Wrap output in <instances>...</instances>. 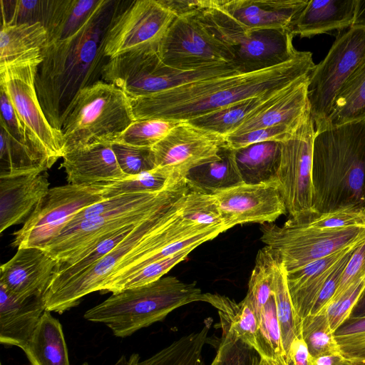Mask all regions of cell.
<instances>
[{
	"label": "cell",
	"instance_id": "obj_2",
	"mask_svg": "<svg viewBox=\"0 0 365 365\" xmlns=\"http://www.w3.org/2000/svg\"><path fill=\"white\" fill-rule=\"evenodd\" d=\"M120 3L101 0L74 34L48 43L42 49L35 79L36 93L46 119L59 131L78 93L102 80L108 60L104 54L105 37Z\"/></svg>",
	"mask_w": 365,
	"mask_h": 365
},
{
	"label": "cell",
	"instance_id": "obj_17",
	"mask_svg": "<svg viewBox=\"0 0 365 365\" xmlns=\"http://www.w3.org/2000/svg\"><path fill=\"white\" fill-rule=\"evenodd\" d=\"M224 136L180 122L152 147L156 168L165 167L185 178L187 172L220 158Z\"/></svg>",
	"mask_w": 365,
	"mask_h": 365
},
{
	"label": "cell",
	"instance_id": "obj_58",
	"mask_svg": "<svg viewBox=\"0 0 365 365\" xmlns=\"http://www.w3.org/2000/svg\"><path fill=\"white\" fill-rule=\"evenodd\" d=\"M365 317V289L353 308L349 319H360Z\"/></svg>",
	"mask_w": 365,
	"mask_h": 365
},
{
	"label": "cell",
	"instance_id": "obj_10",
	"mask_svg": "<svg viewBox=\"0 0 365 365\" xmlns=\"http://www.w3.org/2000/svg\"><path fill=\"white\" fill-rule=\"evenodd\" d=\"M101 182L50 188L23 226L13 233V247L43 249L80 210L106 199Z\"/></svg>",
	"mask_w": 365,
	"mask_h": 365
},
{
	"label": "cell",
	"instance_id": "obj_62",
	"mask_svg": "<svg viewBox=\"0 0 365 365\" xmlns=\"http://www.w3.org/2000/svg\"><path fill=\"white\" fill-rule=\"evenodd\" d=\"M356 365H365V363H356Z\"/></svg>",
	"mask_w": 365,
	"mask_h": 365
},
{
	"label": "cell",
	"instance_id": "obj_64",
	"mask_svg": "<svg viewBox=\"0 0 365 365\" xmlns=\"http://www.w3.org/2000/svg\"><path fill=\"white\" fill-rule=\"evenodd\" d=\"M0 365H2L1 364Z\"/></svg>",
	"mask_w": 365,
	"mask_h": 365
},
{
	"label": "cell",
	"instance_id": "obj_6",
	"mask_svg": "<svg viewBox=\"0 0 365 365\" xmlns=\"http://www.w3.org/2000/svg\"><path fill=\"white\" fill-rule=\"evenodd\" d=\"M189 190L186 183L168 202L137 224L131 232L101 259L65 282L48 289L43 296L46 310L61 314L76 307L86 295L100 292L123 260L179 213Z\"/></svg>",
	"mask_w": 365,
	"mask_h": 365
},
{
	"label": "cell",
	"instance_id": "obj_23",
	"mask_svg": "<svg viewBox=\"0 0 365 365\" xmlns=\"http://www.w3.org/2000/svg\"><path fill=\"white\" fill-rule=\"evenodd\" d=\"M46 311L43 296L18 298L0 286V342L22 349Z\"/></svg>",
	"mask_w": 365,
	"mask_h": 365
},
{
	"label": "cell",
	"instance_id": "obj_20",
	"mask_svg": "<svg viewBox=\"0 0 365 365\" xmlns=\"http://www.w3.org/2000/svg\"><path fill=\"white\" fill-rule=\"evenodd\" d=\"M58 264V262L43 249L19 247L1 266L0 286L20 299L43 296Z\"/></svg>",
	"mask_w": 365,
	"mask_h": 365
},
{
	"label": "cell",
	"instance_id": "obj_35",
	"mask_svg": "<svg viewBox=\"0 0 365 365\" xmlns=\"http://www.w3.org/2000/svg\"><path fill=\"white\" fill-rule=\"evenodd\" d=\"M365 119V59L340 88L324 123L316 130Z\"/></svg>",
	"mask_w": 365,
	"mask_h": 365
},
{
	"label": "cell",
	"instance_id": "obj_41",
	"mask_svg": "<svg viewBox=\"0 0 365 365\" xmlns=\"http://www.w3.org/2000/svg\"><path fill=\"white\" fill-rule=\"evenodd\" d=\"M255 349L267 361L285 356L274 294L262 308L255 338Z\"/></svg>",
	"mask_w": 365,
	"mask_h": 365
},
{
	"label": "cell",
	"instance_id": "obj_32",
	"mask_svg": "<svg viewBox=\"0 0 365 365\" xmlns=\"http://www.w3.org/2000/svg\"><path fill=\"white\" fill-rule=\"evenodd\" d=\"M184 179L190 190L210 195L243 182L235 150L227 145L222 149L218 160L190 170Z\"/></svg>",
	"mask_w": 365,
	"mask_h": 365
},
{
	"label": "cell",
	"instance_id": "obj_38",
	"mask_svg": "<svg viewBox=\"0 0 365 365\" xmlns=\"http://www.w3.org/2000/svg\"><path fill=\"white\" fill-rule=\"evenodd\" d=\"M182 180L170 168L158 167L120 180L101 183L104 197L108 198L128 193L159 192Z\"/></svg>",
	"mask_w": 365,
	"mask_h": 365
},
{
	"label": "cell",
	"instance_id": "obj_43",
	"mask_svg": "<svg viewBox=\"0 0 365 365\" xmlns=\"http://www.w3.org/2000/svg\"><path fill=\"white\" fill-rule=\"evenodd\" d=\"M180 212L184 220L197 225H226L213 195L190 190L184 199Z\"/></svg>",
	"mask_w": 365,
	"mask_h": 365
},
{
	"label": "cell",
	"instance_id": "obj_34",
	"mask_svg": "<svg viewBox=\"0 0 365 365\" xmlns=\"http://www.w3.org/2000/svg\"><path fill=\"white\" fill-rule=\"evenodd\" d=\"M235 152L243 182L259 184L276 180L280 158V142L255 143Z\"/></svg>",
	"mask_w": 365,
	"mask_h": 365
},
{
	"label": "cell",
	"instance_id": "obj_3",
	"mask_svg": "<svg viewBox=\"0 0 365 365\" xmlns=\"http://www.w3.org/2000/svg\"><path fill=\"white\" fill-rule=\"evenodd\" d=\"M315 131V212L365 209V119Z\"/></svg>",
	"mask_w": 365,
	"mask_h": 365
},
{
	"label": "cell",
	"instance_id": "obj_25",
	"mask_svg": "<svg viewBox=\"0 0 365 365\" xmlns=\"http://www.w3.org/2000/svg\"><path fill=\"white\" fill-rule=\"evenodd\" d=\"M356 0H310L292 22L289 31L301 38L341 31L354 21Z\"/></svg>",
	"mask_w": 365,
	"mask_h": 365
},
{
	"label": "cell",
	"instance_id": "obj_9",
	"mask_svg": "<svg viewBox=\"0 0 365 365\" xmlns=\"http://www.w3.org/2000/svg\"><path fill=\"white\" fill-rule=\"evenodd\" d=\"M315 126L309 108L299 125L280 142V158L276 180L290 218L317 215L314 210L313 146Z\"/></svg>",
	"mask_w": 365,
	"mask_h": 365
},
{
	"label": "cell",
	"instance_id": "obj_33",
	"mask_svg": "<svg viewBox=\"0 0 365 365\" xmlns=\"http://www.w3.org/2000/svg\"><path fill=\"white\" fill-rule=\"evenodd\" d=\"M218 310L222 331H230L255 349L259 317L247 298L237 303L228 297L203 293L202 301Z\"/></svg>",
	"mask_w": 365,
	"mask_h": 365
},
{
	"label": "cell",
	"instance_id": "obj_24",
	"mask_svg": "<svg viewBox=\"0 0 365 365\" xmlns=\"http://www.w3.org/2000/svg\"><path fill=\"white\" fill-rule=\"evenodd\" d=\"M361 242L317 259L298 270L287 272L289 292L299 322L302 324V319L310 315L314 303L336 264L346 253Z\"/></svg>",
	"mask_w": 365,
	"mask_h": 365
},
{
	"label": "cell",
	"instance_id": "obj_31",
	"mask_svg": "<svg viewBox=\"0 0 365 365\" xmlns=\"http://www.w3.org/2000/svg\"><path fill=\"white\" fill-rule=\"evenodd\" d=\"M287 88L269 95L240 101L185 122L225 138L247 120L277 101Z\"/></svg>",
	"mask_w": 365,
	"mask_h": 365
},
{
	"label": "cell",
	"instance_id": "obj_54",
	"mask_svg": "<svg viewBox=\"0 0 365 365\" xmlns=\"http://www.w3.org/2000/svg\"><path fill=\"white\" fill-rule=\"evenodd\" d=\"M0 105L1 113L0 123L4 125L9 133L16 139L31 141L28 131L19 118L9 96L1 87Z\"/></svg>",
	"mask_w": 365,
	"mask_h": 365
},
{
	"label": "cell",
	"instance_id": "obj_44",
	"mask_svg": "<svg viewBox=\"0 0 365 365\" xmlns=\"http://www.w3.org/2000/svg\"><path fill=\"white\" fill-rule=\"evenodd\" d=\"M197 247L185 248L165 258L147 264L136 272L109 287L104 294L117 292L125 289L143 286L163 277L176 264L185 260Z\"/></svg>",
	"mask_w": 365,
	"mask_h": 365
},
{
	"label": "cell",
	"instance_id": "obj_63",
	"mask_svg": "<svg viewBox=\"0 0 365 365\" xmlns=\"http://www.w3.org/2000/svg\"><path fill=\"white\" fill-rule=\"evenodd\" d=\"M82 365H88V363H83Z\"/></svg>",
	"mask_w": 365,
	"mask_h": 365
},
{
	"label": "cell",
	"instance_id": "obj_29",
	"mask_svg": "<svg viewBox=\"0 0 365 365\" xmlns=\"http://www.w3.org/2000/svg\"><path fill=\"white\" fill-rule=\"evenodd\" d=\"M0 127V177L43 173L52 167L31 141L18 140L4 125Z\"/></svg>",
	"mask_w": 365,
	"mask_h": 365
},
{
	"label": "cell",
	"instance_id": "obj_53",
	"mask_svg": "<svg viewBox=\"0 0 365 365\" xmlns=\"http://www.w3.org/2000/svg\"><path fill=\"white\" fill-rule=\"evenodd\" d=\"M365 274V240L354 250L339 281L330 302L336 301Z\"/></svg>",
	"mask_w": 365,
	"mask_h": 365
},
{
	"label": "cell",
	"instance_id": "obj_59",
	"mask_svg": "<svg viewBox=\"0 0 365 365\" xmlns=\"http://www.w3.org/2000/svg\"><path fill=\"white\" fill-rule=\"evenodd\" d=\"M140 361L138 354L133 353L127 357L125 355L120 356L113 365H137Z\"/></svg>",
	"mask_w": 365,
	"mask_h": 365
},
{
	"label": "cell",
	"instance_id": "obj_30",
	"mask_svg": "<svg viewBox=\"0 0 365 365\" xmlns=\"http://www.w3.org/2000/svg\"><path fill=\"white\" fill-rule=\"evenodd\" d=\"M101 0L45 1L43 24L48 43L58 41L74 34L86 22Z\"/></svg>",
	"mask_w": 365,
	"mask_h": 365
},
{
	"label": "cell",
	"instance_id": "obj_21",
	"mask_svg": "<svg viewBox=\"0 0 365 365\" xmlns=\"http://www.w3.org/2000/svg\"><path fill=\"white\" fill-rule=\"evenodd\" d=\"M49 185L43 173L0 177V233L24 224L48 193Z\"/></svg>",
	"mask_w": 365,
	"mask_h": 365
},
{
	"label": "cell",
	"instance_id": "obj_13",
	"mask_svg": "<svg viewBox=\"0 0 365 365\" xmlns=\"http://www.w3.org/2000/svg\"><path fill=\"white\" fill-rule=\"evenodd\" d=\"M42 59L20 61L0 68V87L9 96L31 140L53 166L63 157V139L46 119L36 93V74Z\"/></svg>",
	"mask_w": 365,
	"mask_h": 365
},
{
	"label": "cell",
	"instance_id": "obj_22",
	"mask_svg": "<svg viewBox=\"0 0 365 365\" xmlns=\"http://www.w3.org/2000/svg\"><path fill=\"white\" fill-rule=\"evenodd\" d=\"M61 167L69 184L93 185L128 178L120 168L111 143H97L65 153Z\"/></svg>",
	"mask_w": 365,
	"mask_h": 365
},
{
	"label": "cell",
	"instance_id": "obj_36",
	"mask_svg": "<svg viewBox=\"0 0 365 365\" xmlns=\"http://www.w3.org/2000/svg\"><path fill=\"white\" fill-rule=\"evenodd\" d=\"M136 225L126 226L115 231L76 256L63 263H58L48 289L65 282L98 262L118 246L131 232Z\"/></svg>",
	"mask_w": 365,
	"mask_h": 365
},
{
	"label": "cell",
	"instance_id": "obj_18",
	"mask_svg": "<svg viewBox=\"0 0 365 365\" xmlns=\"http://www.w3.org/2000/svg\"><path fill=\"white\" fill-rule=\"evenodd\" d=\"M213 195L229 228L245 223H272L287 212L276 180L259 184L242 182Z\"/></svg>",
	"mask_w": 365,
	"mask_h": 365
},
{
	"label": "cell",
	"instance_id": "obj_27",
	"mask_svg": "<svg viewBox=\"0 0 365 365\" xmlns=\"http://www.w3.org/2000/svg\"><path fill=\"white\" fill-rule=\"evenodd\" d=\"M48 33L41 22L2 24L0 32V68L20 61L42 58Z\"/></svg>",
	"mask_w": 365,
	"mask_h": 365
},
{
	"label": "cell",
	"instance_id": "obj_42",
	"mask_svg": "<svg viewBox=\"0 0 365 365\" xmlns=\"http://www.w3.org/2000/svg\"><path fill=\"white\" fill-rule=\"evenodd\" d=\"M301 334L313 358L323 355L344 356L326 312L303 319Z\"/></svg>",
	"mask_w": 365,
	"mask_h": 365
},
{
	"label": "cell",
	"instance_id": "obj_47",
	"mask_svg": "<svg viewBox=\"0 0 365 365\" xmlns=\"http://www.w3.org/2000/svg\"><path fill=\"white\" fill-rule=\"evenodd\" d=\"M111 145L118 165L127 177L156 168L151 147L135 146L118 142H113Z\"/></svg>",
	"mask_w": 365,
	"mask_h": 365
},
{
	"label": "cell",
	"instance_id": "obj_50",
	"mask_svg": "<svg viewBox=\"0 0 365 365\" xmlns=\"http://www.w3.org/2000/svg\"><path fill=\"white\" fill-rule=\"evenodd\" d=\"M2 24H43L45 1H1Z\"/></svg>",
	"mask_w": 365,
	"mask_h": 365
},
{
	"label": "cell",
	"instance_id": "obj_61",
	"mask_svg": "<svg viewBox=\"0 0 365 365\" xmlns=\"http://www.w3.org/2000/svg\"><path fill=\"white\" fill-rule=\"evenodd\" d=\"M258 365H269V364L268 363L267 361H266L265 359L262 358V359Z\"/></svg>",
	"mask_w": 365,
	"mask_h": 365
},
{
	"label": "cell",
	"instance_id": "obj_16",
	"mask_svg": "<svg viewBox=\"0 0 365 365\" xmlns=\"http://www.w3.org/2000/svg\"><path fill=\"white\" fill-rule=\"evenodd\" d=\"M102 80L133 99L171 88L175 73L173 68L162 62L158 47H146L108 58Z\"/></svg>",
	"mask_w": 365,
	"mask_h": 365
},
{
	"label": "cell",
	"instance_id": "obj_48",
	"mask_svg": "<svg viewBox=\"0 0 365 365\" xmlns=\"http://www.w3.org/2000/svg\"><path fill=\"white\" fill-rule=\"evenodd\" d=\"M334 334L344 357L365 363V317L348 319Z\"/></svg>",
	"mask_w": 365,
	"mask_h": 365
},
{
	"label": "cell",
	"instance_id": "obj_26",
	"mask_svg": "<svg viewBox=\"0 0 365 365\" xmlns=\"http://www.w3.org/2000/svg\"><path fill=\"white\" fill-rule=\"evenodd\" d=\"M309 78L307 76L291 85L277 101L247 120L230 135L276 126L297 128L309 108Z\"/></svg>",
	"mask_w": 365,
	"mask_h": 365
},
{
	"label": "cell",
	"instance_id": "obj_15",
	"mask_svg": "<svg viewBox=\"0 0 365 365\" xmlns=\"http://www.w3.org/2000/svg\"><path fill=\"white\" fill-rule=\"evenodd\" d=\"M175 17L162 0H135L127 6L119 5L106 34V57L158 47Z\"/></svg>",
	"mask_w": 365,
	"mask_h": 365
},
{
	"label": "cell",
	"instance_id": "obj_45",
	"mask_svg": "<svg viewBox=\"0 0 365 365\" xmlns=\"http://www.w3.org/2000/svg\"><path fill=\"white\" fill-rule=\"evenodd\" d=\"M180 122L143 119L133 122L114 142L140 147H153Z\"/></svg>",
	"mask_w": 365,
	"mask_h": 365
},
{
	"label": "cell",
	"instance_id": "obj_8",
	"mask_svg": "<svg viewBox=\"0 0 365 365\" xmlns=\"http://www.w3.org/2000/svg\"><path fill=\"white\" fill-rule=\"evenodd\" d=\"M261 241L272 248L287 272L365 240V226L341 229H317L289 218L282 226L260 225Z\"/></svg>",
	"mask_w": 365,
	"mask_h": 365
},
{
	"label": "cell",
	"instance_id": "obj_55",
	"mask_svg": "<svg viewBox=\"0 0 365 365\" xmlns=\"http://www.w3.org/2000/svg\"><path fill=\"white\" fill-rule=\"evenodd\" d=\"M286 357L289 365H314V358L302 334L292 341Z\"/></svg>",
	"mask_w": 365,
	"mask_h": 365
},
{
	"label": "cell",
	"instance_id": "obj_37",
	"mask_svg": "<svg viewBox=\"0 0 365 365\" xmlns=\"http://www.w3.org/2000/svg\"><path fill=\"white\" fill-rule=\"evenodd\" d=\"M210 323L199 331L183 336L137 365H206L202 351Z\"/></svg>",
	"mask_w": 365,
	"mask_h": 365
},
{
	"label": "cell",
	"instance_id": "obj_49",
	"mask_svg": "<svg viewBox=\"0 0 365 365\" xmlns=\"http://www.w3.org/2000/svg\"><path fill=\"white\" fill-rule=\"evenodd\" d=\"M296 220L317 229L361 227L365 226V209L349 207Z\"/></svg>",
	"mask_w": 365,
	"mask_h": 365
},
{
	"label": "cell",
	"instance_id": "obj_19",
	"mask_svg": "<svg viewBox=\"0 0 365 365\" xmlns=\"http://www.w3.org/2000/svg\"><path fill=\"white\" fill-rule=\"evenodd\" d=\"M309 0H207L245 31L288 29Z\"/></svg>",
	"mask_w": 365,
	"mask_h": 365
},
{
	"label": "cell",
	"instance_id": "obj_40",
	"mask_svg": "<svg viewBox=\"0 0 365 365\" xmlns=\"http://www.w3.org/2000/svg\"><path fill=\"white\" fill-rule=\"evenodd\" d=\"M287 271L279 258L275 272L273 294L280 327L283 349L287 356L292 341L301 335L302 324L297 320L287 286Z\"/></svg>",
	"mask_w": 365,
	"mask_h": 365
},
{
	"label": "cell",
	"instance_id": "obj_56",
	"mask_svg": "<svg viewBox=\"0 0 365 365\" xmlns=\"http://www.w3.org/2000/svg\"><path fill=\"white\" fill-rule=\"evenodd\" d=\"M314 365H356L344 356L323 355L314 358Z\"/></svg>",
	"mask_w": 365,
	"mask_h": 365
},
{
	"label": "cell",
	"instance_id": "obj_60",
	"mask_svg": "<svg viewBox=\"0 0 365 365\" xmlns=\"http://www.w3.org/2000/svg\"><path fill=\"white\" fill-rule=\"evenodd\" d=\"M267 361L269 365H289L285 356H281L275 360Z\"/></svg>",
	"mask_w": 365,
	"mask_h": 365
},
{
	"label": "cell",
	"instance_id": "obj_51",
	"mask_svg": "<svg viewBox=\"0 0 365 365\" xmlns=\"http://www.w3.org/2000/svg\"><path fill=\"white\" fill-rule=\"evenodd\" d=\"M365 289V274L328 307L326 314L335 332L350 317L351 311Z\"/></svg>",
	"mask_w": 365,
	"mask_h": 365
},
{
	"label": "cell",
	"instance_id": "obj_28",
	"mask_svg": "<svg viewBox=\"0 0 365 365\" xmlns=\"http://www.w3.org/2000/svg\"><path fill=\"white\" fill-rule=\"evenodd\" d=\"M21 349L31 365H70L62 325L47 310Z\"/></svg>",
	"mask_w": 365,
	"mask_h": 365
},
{
	"label": "cell",
	"instance_id": "obj_39",
	"mask_svg": "<svg viewBox=\"0 0 365 365\" xmlns=\"http://www.w3.org/2000/svg\"><path fill=\"white\" fill-rule=\"evenodd\" d=\"M279 257L276 252L265 245L256 256L255 267L248 283L245 298L259 316L260 311L273 294V286Z\"/></svg>",
	"mask_w": 365,
	"mask_h": 365
},
{
	"label": "cell",
	"instance_id": "obj_7",
	"mask_svg": "<svg viewBox=\"0 0 365 365\" xmlns=\"http://www.w3.org/2000/svg\"><path fill=\"white\" fill-rule=\"evenodd\" d=\"M197 14L230 48L234 56L233 63L242 73L280 65L292 59L299 52L293 46L294 36L288 29L245 31L207 1L202 2Z\"/></svg>",
	"mask_w": 365,
	"mask_h": 365
},
{
	"label": "cell",
	"instance_id": "obj_14",
	"mask_svg": "<svg viewBox=\"0 0 365 365\" xmlns=\"http://www.w3.org/2000/svg\"><path fill=\"white\" fill-rule=\"evenodd\" d=\"M185 185V180H182L138 208L109 211L92 218L68 223L43 250L58 263H63L108 235L145 220L172 199Z\"/></svg>",
	"mask_w": 365,
	"mask_h": 365
},
{
	"label": "cell",
	"instance_id": "obj_57",
	"mask_svg": "<svg viewBox=\"0 0 365 365\" xmlns=\"http://www.w3.org/2000/svg\"><path fill=\"white\" fill-rule=\"evenodd\" d=\"M352 26H365V0H356L355 16Z\"/></svg>",
	"mask_w": 365,
	"mask_h": 365
},
{
	"label": "cell",
	"instance_id": "obj_11",
	"mask_svg": "<svg viewBox=\"0 0 365 365\" xmlns=\"http://www.w3.org/2000/svg\"><path fill=\"white\" fill-rule=\"evenodd\" d=\"M365 59V26H351L339 35L326 57L311 72L308 101L315 130L327 118L335 97Z\"/></svg>",
	"mask_w": 365,
	"mask_h": 365
},
{
	"label": "cell",
	"instance_id": "obj_46",
	"mask_svg": "<svg viewBox=\"0 0 365 365\" xmlns=\"http://www.w3.org/2000/svg\"><path fill=\"white\" fill-rule=\"evenodd\" d=\"M261 359L249 344L230 331H222L216 356L210 365H258Z\"/></svg>",
	"mask_w": 365,
	"mask_h": 365
},
{
	"label": "cell",
	"instance_id": "obj_12",
	"mask_svg": "<svg viewBox=\"0 0 365 365\" xmlns=\"http://www.w3.org/2000/svg\"><path fill=\"white\" fill-rule=\"evenodd\" d=\"M195 10L177 16L172 22L158 47L162 62L181 71L233 63L230 48L202 21Z\"/></svg>",
	"mask_w": 365,
	"mask_h": 365
},
{
	"label": "cell",
	"instance_id": "obj_1",
	"mask_svg": "<svg viewBox=\"0 0 365 365\" xmlns=\"http://www.w3.org/2000/svg\"><path fill=\"white\" fill-rule=\"evenodd\" d=\"M315 64L309 51L264 70L211 78L130 99L135 120L185 122L240 101L274 93L309 76Z\"/></svg>",
	"mask_w": 365,
	"mask_h": 365
},
{
	"label": "cell",
	"instance_id": "obj_4",
	"mask_svg": "<svg viewBox=\"0 0 365 365\" xmlns=\"http://www.w3.org/2000/svg\"><path fill=\"white\" fill-rule=\"evenodd\" d=\"M203 293L195 283L176 277H163L151 283L113 293L89 309L85 319L103 323L118 337H127L139 329L162 321L173 310L202 301Z\"/></svg>",
	"mask_w": 365,
	"mask_h": 365
},
{
	"label": "cell",
	"instance_id": "obj_5",
	"mask_svg": "<svg viewBox=\"0 0 365 365\" xmlns=\"http://www.w3.org/2000/svg\"><path fill=\"white\" fill-rule=\"evenodd\" d=\"M134 121L126 94L98 81L81 90L63 115V155L97 143H113Z\"/></svg>",
	"mask_w": 365,
	"mask_h": 365
},
{
	"label": "cell",
	"instance_id": "obj_52",
	"mask_svg": "<svg viewBox=\"0 0 365 365\" xmlns=\"http://www.w3.org/2000/svg\"><path fill=\"white\" fill-rule=\"evenodd\" d=\"M295 129H291L285 126L259 128L238 135H228L225 137V140L227 146L236 150L259 143L281 142L292 134Z\"/></svg>",
	"mask_w": 365,
	"mask_h": 365
}]
</instances>
